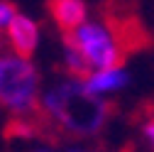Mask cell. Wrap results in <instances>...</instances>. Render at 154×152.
Returning <instances> with one entry per match:
<instances>
[{
	"mask_svg": "<svg viewBox=\"0 0 154 152\" xmlns=\"http://www.w3.org/2000/svg\"><path fill=\"white\" fill-rule=\"evenodd\" d=\"M32 152H59V150H51V147H37V150H32Z\"/></svg>",
	"mask_w": 154,
	"mask_h": 152,
	"instance_id": "cell-11",
	"label": "cell"
},
{
	"mask_svg": "<svg viewBox=\"0 0 154 152\" xmlns=\"http://www.w3.org/2000/svg\"><path fill=\"white\" fill-rule=\"evenodd\" d=\"M59 152H93V150H86V147H66V150H59Z\"/></svg>",
	"mask_w": 154,
	"mask_h": 152,
	"instance_id": "cell-10",
	"label": "cell"
},
{
	"mask_svg": "<svg viewBox=\"0 0 154 152\" xmlns=\"http://www.w3.org/2000/svg\"><path fill=\"white\" fill-rule=\"evenodd\" d=\"M5 40H8V44H10V52L32 59L34 52L39 49V42H42L39 22H37L34 17L20 12V15L15 17V22L10 25V30L5 32Z\"/></svg>",
	"mask_w": 154,
	"mask_h": 152,
	"instance_id": "cell-4",
	"label": "cell"
},
{
	"mask_svg": "<svg viewBox=\"0 0 154 152\" xmlns=\"http://www.w3.org/2000/svg\"><path fill=\"white\" fill-rule=\"evenodd\" d=\"M20 15L15 10V5L10 3V0H0V34H5L10 30V25L15 22V17Z\"/></svg>",
	"mask_w": 154,
	"mask_h": 152,
	"instance_id": "cell-8",
	"label": "cell"
},
{
	"mask_svg": "<svg viewBox=\"0 0 154 152\" xmlns=\"http://www.w3.org/2000/svg\"><path fill=\"white\" fill-rule=\"evenodd\" d=\"M61 59H64V66H66V76H76V79H86L91 74L86 59L81 56V52L76 49L71 42L64 40V49H61Z\"/></svg>",
	"mask_w": 154,
	"mask_h": 152,
	"instance_id": "cell-7",
	"label": "cell"
},
{
	"mask_svg": "<svg viewBox=\"0 0 154 152\" xmlns=\"http://www.w3.org/2000/svg\"><path fill=\"white\" fill-rule=\"evenodd\" d=\"M51 20L66 34L88 22V3L86 0H49Z\"/></svg>",
	"mask_w": 154,
	"mask_h": 152,
	"instance_id": "cell-6",
	"label": "cell"
},
{
	"mask_svg": "<svg viewBox=\"0 0 154 152\" xmlns=\"http://www.w3.org/2000/svg\"><path fill=\"white\" fill-rule=\"evenodd\" d=\"M39 113L66 135L93 138L105 128L110 108L108 101L93 96L86 88L83 79L64 76L42 91Z\"/></svg>",
	"mask_w": 154,
	"mask_h": 152,
	"instance_id": "cell-1",
	"label": "cell"
},
{
	"mask_svg": "<svg viewBox=\"0 0 154 152\" xmlns=\"http://www.w3.org/2000/svg\"><path fill=\"white\" fill-rule=\"evenodd\" d=\"M42 76L32 59L0 52V110L25 118L39 110Z\"/></svg>",
	"mask_w": 154,
	"mask_h": 152,
	"instance_id": "cell-2",
	"label": "cell"
},
{
	"mask_svg": "<svg viewBox=\"0 0 154 152\" xmlns=\"http://www.w3.org/2000/svg\"><path fill=\"white\" fill-rule=\"evenodd\" d=\"M142 132H144V140L149 142V147L154 150V113L144 120V128H142Z\"/></svg>",
	"mask_w": 154,
	"mask_h": 152,
	"instance_id": "cell-9",
	"label": "cell"
},
{
	"mask_svg": "<svg viewBox=\"0 0 154 152\" xmlns=\"http://www.w3.org/2000/svg\"><path fill=\"white\" fill-rule=\"evenodd\" d=\"M83 84L93 96L108 101L110 96H115V93H120L130 86V71L122 64L110 66V69H98V71H91L83 79Z\"/></svg>",
	"mask_w": 154,
	"mask_h": 152,
	"instance_id": "cell-5",
	"label": "cell"
},
{
	"mask_svg": "<svg viewBox=\"0 0 154 152\" xmlns=\"http://www.w3.org/2000/svg\"><path fill=\"white\" fill-rule=\"evenodd\" d=\"M66 42H71L81 52L91 71L110 69L122 64V42L115 34V30L103 20H88L81 27L66 34Z\"/></svg>",
	"mask_w": 154,
	"mask_h": 152,
	"instance_id": "cell-3",
	"label": "cell"
}]
</instances>
